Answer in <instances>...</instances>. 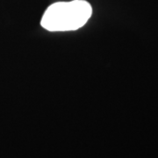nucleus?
<instances>
[{"label": "nucleus", "instance_id": "f257e3e1", "mask_svg": "<svg viewBox=\"0 0 158 158\" xmlns=\"http://www.w3.org/2000/svg\"><path fill=\"white\" fill-rule=\"evenodd\" d=\"M92 14V7L86 0L56 2L47 8L40 26L49 32L76 31L85 26Z\"/></svg>", "mask_w": 158, "mask_h": 158}]
</instances>
